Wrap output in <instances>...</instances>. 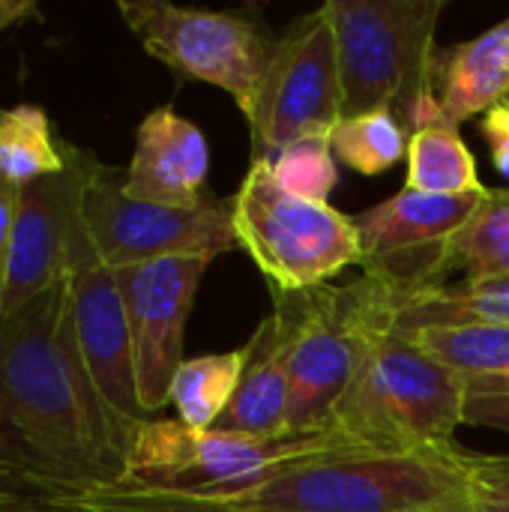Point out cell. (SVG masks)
I'll return each instance as SVG.
<instances>
[{
    "label": "cell",
    "instance_id": "9",
    "mask_svg": "<svg viewBox=\"0 0 509 512\" xmlns=\"http://www.w3.org/2000/svg\"><path fill=\"white\" fill-rule=\"evenodd\" d=\"M84 225L96 255L123 270L159 258H219L240 249L231 201L204 198L195 207H165L129 198L123 177L96 162L84 189Z\"/></svg>",
    "mask_w": 509,
    "mask_h": 512
},
{
    "label": "cell",
    "instance_id": "12",
    "mask_svg": "<svg viewBox=\"0 0 509 512\" xmlns=\"http://www.w3.org/2000/svg\"><path fill=\"white\" fill-rule=\"evenodd\" d=\"M96 162L93 153L69 144V165L60 174L21 186L0 315L18 312L66 276L75 237L84 228V189Z\"/></svg>",
    "mask_w": 509,
    "mask_h": 512
},
{
    "label": "cell",
    "instance_id": "16",
    "mask_svg": "<svg viewBox=\"0 0 509 512\" xmlns=\"http://www.w3.org/2000/svg\"><path fill=\"white\" fill-rule=\"evenodd\" d=\"M509 90V15L486 33L438 48L435 93L447 126H462L504 102Z\"/></svg>",
    "mask_w": 509,
    "mask_h": 512
},
{
    "label": "cell",
    "instance_id": "35",
    "mask_svg": "<svg viewBox=\"0 0 509 512\" xmlns=\"http://www.w3.org/2000/svg\"><path fill=\"white\" fill-rule=\"evenodd\" d=\"M504 102H507V105H509V90H507V96H504Z\"/></svg>",
    "mask_w": 509,
    "mask_h": 512
},
{
    "label": "cell",
    "instance_id": "8",
    "mask_svg": "<svg viewBox=\"0 0 509 512\" xmlns=\"http://www.w3.org/2000/svg\"><path fill=\"white\" fill-rule=\"evenodd\" d=\"M117 12L141 48L183 81L225 90L249 120L273 39L246 12H213L159 0H120Z\"/></svg>",
    "mask_w": 509,
    "mask_h": 512
},
{
    "label": "cell",
    "instance_id": "34",
    "mask_svg": "<svg viewBox=\"0 0 509 512\" xmlns=\"http://www.w3.org/2000/svg\"><path fill=\"white\" fill-rule=\"evenodd\" d=\"M0 468H15V465L6 459V453H3V444H0ZM15 471H18V468H15Z\"/></svg>",
    "mask_w": 509,
    "mask_h": 512
},
{
    "label": "cell",
    "instance_id": "24",
    "mask_svg": "<svg viewBox=\"0 0 509 512\" xmlns=\"http://www.w3.org/2000/svg\"><path fill=\"white\" fill-rule=\"evenodd\" d=\"M450 273L462 270L465 282L509 276V186L489 189L447 252Z\"/></svg>",
    "mask_w": 509,
    "mask_h": 512
},
{
    "label": "cell",
    "instance_id": "14",
    "mask_svg": "<svg viewBox=\"0 0 509 512\" xmlns=\"http://www.w3.org/2000/svg\"><path fill=\"white\" fill-rule=\"evenodd\" d=\"M66 276H69L75 339L99 393L123 420L129 423L153 420L144 414L138 402L132 333H129V318H126V303L120 294L117 270H111L96 255L87 225L75 237Z\"/></svg>",
    "mask_w": 509,
    "mask_h": 512
},
{
    "label": "cell",
    "instance_id": "13",
    "mask_svg": "<svg viewBox=\"0 0 509 512\" xmlns=\"http://www.w3.org/2000/svg\"><path fill=\"white\" fill-rule=\"evenodd\" d=\"M213 258H159L117 270L126 303L138 402L147 417L168 405L171 381L183 366L186 321Z\"/></svg>",
    "mask_w": 509,
    "mask_h": 512
},
{
    "label": "cell",
    "instance_id": "28",
    "mask_svg": "<svg viewBox=\"0 0 509 512\" xmlns=\"http://www.w3.org/2000/svg\"><path fill=\"white\" fill-rule=\"evenodd\" d=\"M465 423L509 435V387H468Z\"/></svg>",
    "mask_w": 509,
    "mask_h": 512
},
{
    "label": "cell",
    "instance_id": "27",
    "mask_svg": "<svg viewBox=\"0 0 509 512\" xmlns=\"http://www.w3.org/2000/svg\"><path fill=\"white\" fill-rule=\"evenodd\" d=\"M465 498L477 512H509V456L471 453Z\"/></svg>",
    "mask_w": 509,
    "mask_h": 512
},
{
    "label": "cell",
    "instance_id": "20",
    "mask_svg": "<svg viewBox=\"0 0 509 512\" xmlns=\"http://www.w3.org/2000/svg\"><path fill=\"white\" fill-rule=\"evenodd\" d=\"M405 189L417 195H468L483 192L477 159L456 126L435 123L411 132Z\"/></svg>",
    "mask_w": 509,
    "mask_h": 512
},
{
    "label": "cell",
    "instance_id": "29",
    "mask_svg": "<svg viewBox=\"0 0 509 512\" xmlns=\"http://www.w3.org/2000/svg\"><path fill=\"white\" fill-rule=\"evenodd\" d=\"M480 132L489 141V153H492V165L498 168L501 177L509 180V105L501 102L492 111L483 114L480 120Z\"/></svg>",
    "mask_w": 509,
    "mask_h": 512
},
{
    "label": "cell",
    "instance_id": "1",
    "mask_svg": "<svg viewBox=\"0 0 509 512\" xmlns=\"http://www.w3.org/2000/svg\"><path fill=\"white\" fill-rule=\"evenodd\" d=\"M138 426L105 402L84 363L69 276L0 315V444L24 477L72 489L120 483Z\"/></svg>",
    "mask_w": 509,
    "mask_h": 512
},
{
    "label": "cell",
    "instance_id": "4",
    "mask_svg": "<svg viewBox=\"0 0 509 512\" xmlns=\"http://www.w3.org/2000/svg\"><path fill=\"white\" fill-rule=\"evenodd\" d=\"M405 297L381 279L360 276L303 294H273L282 318L288 369V432H309L330 420L369 348L393 333Z\"/></svg>",
    "mask_w": 509,
    "mask_h": 512
},
{
    "label": "cell",
    "instance_id": "30",
    "mask_svg": "<svg viewBox=\"0 0 509 512\" xmlns=\"http://www.w3.org/2000/svg\"><path fill=\"white\" fill-rule=\"evenodd\" d=\"M18 186H12L0 174V288L6 276V261H9V243H12V225H15V210H18Z\"/></svg>",
    "mask_w": 509,
    "mask_h": 512
},
{
    "label": "cell",
    "instance_id": "2",
    "mask_svg": "<svg viewBox=\"0 0 509 512\" xmlns=\"http://www.w3.org/2000/svg\"><path fill=\"white\" fill-rule=\"evenodd\" d=\"M447 0H327L342 114H393L408 132L444 123L435 93V33Z\"/></svg>",
    "mask_w": 509,
    "mask_h": 512
},
{
    "label": "cell",
    "instance_id": "11",
    "mask_svg": "<svg viewBox=\"0 0 509 512\" xmlns=\"http://www.w3.org/2000/svg\"><path fill=\"white\" fill-rule=\"evenodd\" d=\"M486 192L489 189L468 195H417L402 189L357 213L354 225L360 234L363 273L381 279L405 300L441 288L450 276V243Z\"/></svg>",
    "mask_w": 509,
    "mask_h": 512
},
{
    "label": "cell",
    "instance_id": "19",
    "mask_svg": "<svg viewBox=\"0 0 509 512\" xmlns=\"http://www.w3.org/2000/svg\"><path fill=\"white\" fill-rule=\"evenodd\" d=\"M27 486H30L33 512H246L213 498L174 495V492L138 489L123 483L72 489V486H51L27 477Z\"/></svg>",
    "mask_w": 509,
    "mask_h": 512
},
{
    "label": "cell",
    "instance_id": "10",
    "mask_svg": "<svg viewBox=\"0 0 509 512\" xmlns=\"http://www.w3.org/2000/svg\"><path fill=\"white\" fill-rule=\"evenodd\" d=\"M342 117L336 36L324 6H318L273 39L258 102L249 117L252 162L270 159L300 138L333 135Z\"/></svg>",
    "mask_w": 509,
    "mask_h": 512
},
{
    "label": "cell",
    "instance_id": "21",
    "mask_svg": "<svg viewBox=\"0 0 509 512\" xmlns=\"http://www.w3.org/2000/svg\"><path fill=\"white\" fill-rule=\"evenodd\" d=\"M249 363V345L225 354H201L183 360L171 381L168 405H174L177 420L189 429H213L216 420L231 405L243 369Z\"/></svg>",
    "mask_w": 509,
    "mask_h": 512
},
{
    "label": "cell",
    "instance_id": "33",
    "mask_svg": "<svg viewBox=\"0 0 509 512\" xmlns=\"http://www.w3.org/2000/svg\"><path fill=\"white\" fill-rule=\"evenodd\" d=\"M420 512H477V510L468 504V498H456V501L435 504V507H426V510H420Z\"/></svg>",
    "mask_w": 509,
    "mask_h": 512
},
{
    "label": "cell",
    "instance_id": "25",
    "mask_svg": "<svg viewBox=\"0 0 509 512\" xmlns=\"http://www.w3.org/2000/svg\"><path fill=\"white\" fill-rule=\"evenodd\" d=\"M408 141V129L387 111L342 117L330 135L336 159L363 177H378L399 165L408 156Z\"/></svg>",
    "mask_w": 509,
    "mask_h": 512
},
{
    "label": "cell",
    "instance_id": "26",
    "mask_svg": "<svg viewBox=\"0 0 509 512\" xmlns=\"http://www.w3.org/2000/svg\"><path fill=\"white\" fill-rule=\"evenodd\" d=\"M270 168L285 192L306 201L327 204L330 192L339 183V165L330 135H312L282 147L276 156H270Z\"/></svg>",
    "mask_w": 509,
    "mask_h": 512
},
{
    "label": "cell",
    "instance_id": "23",
    "mask_svg": "<svg viewBox=\"0 0 509 512\" xmlns=\"http://www.w3.org/2000/svg\"><path fill=\"white\" fill-rule=\"evenodd\" d=\"M411 339L462 375L468 387H509V324L426 330Z\"/></svg>",
    "mask_w": 509,
    "mask_h": 512
},
{
    "label": "cell",
    "instance_id": "17",
    "mask_svg": "<svg viewBox=\"0 0 509 512\" xmlns=\"http://www.w3.org/2000/svg\"><path fill=\"white\" fill-rule=\"evenodd\" d=\"M249 363L240 387L216 420V432L246 438H279L288 435V369H285V333L276 312L264 315L258 330L249 336Z\"/></svg>",
    "mask_w": 509,
    "mask_h": 512
},
{
    "label": "cell",
    "instance_id": "5",
    "mask_svg": "<svg viewBox=\"0 0 509 512\" xmlns=\"http://www.w3.org/2000/svg\"><path fill=\"white\" fill-rule=\"evenodd\" d=\"M468 381L411 336H381L336 402L330 426L357 450H423L453 444L465 423Z\"/></svg>",
    "mask_w": 509,
    "mask_h": 512
},
{
    "label": "cell",
    "instance_id": "32",
    "mask_svg": "<svg viewBox=\"0 0 509 512\" xmlns=\"http://www.w3.org/2000/svg\"><path fill=\"white\" fill-rule=\"evenodd\" d=\"M36 15H39V6L33 0H0V33Z\"/></svg>",
    "mask_w": 509,
    "mask_h": 512
},
{
    "label": "cell",
    "instance_id": "3",
    "mask_svg": "<svg viewBox=\"0 0 509 512\" xmlns=\"http://www.w3.org/2000/svg\"><path fill=\"white\" fill-rule=\"evenodd\" d=\"M471 453L456 444L423 450H339L291 465L267 483L213 498L246 512H420L465 498Z\"/></svg>",
    "mask_w": 509,
    "mask_h": 512
},
{
    "label": "cell",
    "instance_id": "7",
    "mask_svg": "<svg viewBox=\"0 0 509 512\" xmlns=\"http://www.w3.org/2000/svg\"><path fill=\"white\" fill-rule=\"evenodd\" d=\"M231 219L240 249L261 270L270 294H303L360 264L354 216L285 192L270 159L249 162L231 198Z\"/></svg>",
    "mask_w": 509,
    "mask_h": 512
},
{
    "label": "cell",
    "instance_id": "6",
    "mask_svg": "<svg viewBox=\"0 0 509 512\" xmlns=\"http://www.w3.org/2000/svg\"><path fill=\"white\" fill-rule=\"evenodd\" d=\"M339 450L357 447L330 423L279 438H246L216 429H189L180 420H147L135 432L120 483L174 495L231 498L267 483L291 465Z\"/></svg>",
    "mask_w": 509,
    "mask_h": 512
},
{
    "label": "cell",
    "instance_id": "22",
    "mask_svg": "<svg viewBox=\"0 0 509 512\" xmlns=\"http://www.w3.org/2000/svg\"><path fill=\"white\" fill-rule=\"evenodd\" d=\"M69 165V141H60L51 129V117L42 105L0 108V174L12 186L60 174Z\"/></svg>",
    "mask_w": 509,
    "mask_h": 512
},
{
    "label": "cell",
    "instance_id": "31",
    "mask_svg": "<svg viewBox=\"0 0 509 512\" xmlns=\"http://www.w3.org/2000/svg\"><path fill=\"white\" fill-rule=\"evenodd\" d=\"M0 512H33L27 477L15 468H0Z\"/></svg>",
    "mask_w": 509,
    "mask_h": 512
},
{
    "label": "cell",
    "instance_id": "15",
    "mask_svg": "<svg viewBox=\"0 0 509 512\" xmlns=\"http://www.w3.org/2000/svg\"><path fill=\"white\" fill-rule=\"evenodd\" d=\"M210 174L207 135L174 105H159L135 129V150L123 174V192L165 207L201 204Z\"/></svg>",
    "mask_w": 509,
    "mask_h": 512
},
{
    "label": "cell",
    "instance_id": "18",
    "mask_svg": "<svg viewBox=\"0 0 509 512\" xmlns=\"http://www.w3.org/2000/svg\"><path fill=\"white\" fill-rule=\"evenodd\" d=\"M509 324V276L432 288L408 297L393 321V333L417 336L453 327H504Z\"/></svg>",
    "mask_w": 509,
    "mask_h": 512
}]
</instances>
